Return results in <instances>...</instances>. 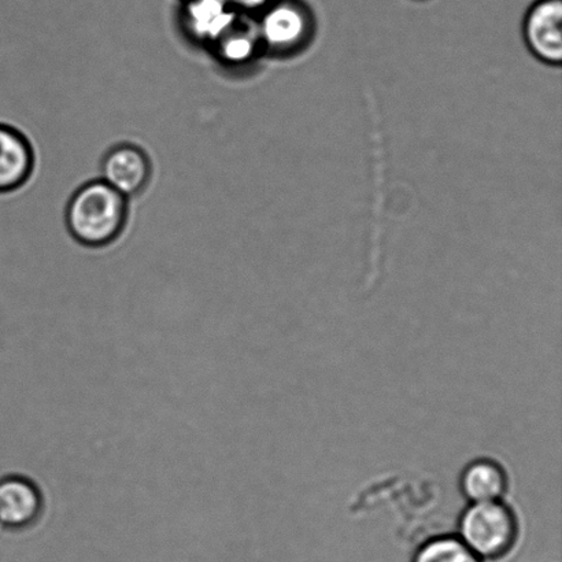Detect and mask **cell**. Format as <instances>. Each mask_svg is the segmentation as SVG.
I'll use <instances>...</instances> for the list:
<instances>
[{"label":"cell","mask_w":562,"mask_h":562,"mask_svg":"<svg viewBox=\"0 0 562 562\" xmlns=\"http://www.w3.org/2000/svg\"><path fill=\"white\" fill-rule=\"evenodd\" d=\"M128 218V200L103 180L76 191L66 209L71 236L87 247H104L120 238Z\"/></svg>","instance_id":"obj_1"},{"label":"cell","mask_w":562,"mask_h":562,"mask_svg":"<svg viewBox=\"0 0 562 562\" xmlns=\"http://www.w3.org/2000/svg\"><path fill=\"white\" fill-rule=\"evenodd\" d=\"M519 536V517L504 499L468 505L457 526V537L482 561L508 555Z\"/></svg>","instance_id":"obj_2"},{"label":"cell","mask_w":562,"mask_h":562,"mask_svg":"<svg viewBox=\"0 0 562 562\" xmlns=\"http://www.w3.org/2000/svg\"><path fill=\"white\" fill-rule=\"evenodd\" d=\"M255 19L263 53L291 54L308 43L314 32V14L305 0H274Z\"/></svg>","instance_id":"obj_3"},{"label":"cell","mask_w":562,"mask_h":562,"mask_svg":"<svg viewBox=\"0 0 562 562\" xmlns=\"http://www.w3.org/2000/svg\"><path fill=\"white\" fill-rule=\"evenodd\" d=\"M241 15L228 0H180V30L192 43L207 48Z\"/></svg>","instance_id":"obj_4"},{"label":"cell","mask_w":562,"mask_h":562,"mask_svg":"<svg viewBox=\"0 0 562 562\" xmlns=\"http://www.w3.org/2000/svg\"><path fill=\"white\" fill-rule=\"evenodd\" d=\"M522 35L533 57L558 68L562 63V0H536L526 13Z\"/></svg>","instance_id":"obj_5"},{"label":"cell","mask_w":562,"mask_h":562,"mask_svg":"<svg viewBox=\"0 0 562 562\" xmlns=\"http://www.w3.org/2000/svg\"><path fill=\"white\" fill-rule=\"evenodd\" d=\"M44 497L32 479L24 475L0 477V527L24 531L42 519Z\"/></svg>","instance_id":"obj_6"},{"label":"cell","mask_w":562,"mask_h":562,"mask_svg":"<svg viewBox=\"0 0 562 562\" xmlns=\"http://www.w3.org/2000/svg\"><path fill=\"white\" fill-rule=\"evenodd\" d=\"M101 170V180L126 200L145 191L151 179L150 158L134 145L113 147L103 158Z\"/></svg>","instance_id":"obj_7"},{"label":"cell","mask_w":562,"mask_h":562,"mask_svg":"<svg viewBox=\"0 0 562 562\" xmlns=\"http://www.w3.org/2000/svg\"><path fill=\"white\" fill-rule=\"evenodd\" d=\"M35 168L31 142L13 126L0 124V194L19 190Z\"/></svg>","instance_id":"obj_8"},{"label":"cell","mask_w":562,"mask_h":562,"mask_svg":"<svg viewBox=\"0 0 562 562\" xmlns=\"http://www.w3.org/2000/svg\"><path fill=\"white\" fill-rule=\"evenodd\" d=\"M460 492L470 504L503 501L509 490V476L505 468L493 459H476L462 470Z\"/></svg>","instance_id":"obj_9"},{"label":"cell","mask_w":562,"mask_h":562,"mask_svg":"<svg viewBox=\"0 0 562 562\" xmlns=\"http://www.w3.org/2000/svg\"><path fill=\"white\" fill-rule=\"evenodd\" d=\"M209 49L225 68L241 69L251 65L263 53L255 19L241 15Z\"/></svg>","instance_id":"obj_10"},{"label":"cell","mask_w":562,"mask_h":562,"mask_svg":"<svg viewBox=\"0 0 562 562\" xmlns=\"http://www.w3.org/2000/svg\"><path fill=\"white\" fill-rule=\"evenodd\" d=\"M412 562H482L459 537L443 533L424 541L417 548Z\"/></svg>","instance_id":"obj_11"},{"label":"cell","mask_w":562,"mask_h":562,"mask_svg":"<svg viewBox=\"0 0 562 562\" xmlns=\"http://www.w3.org/2000/svg\"><path fill=\"white\" fill-rule=\"evenodd\" d=\"M235 10L247 16H256L272 4L274 0H228Z\"/></svg>","instance_id":"obj_12"}]
</instances>
